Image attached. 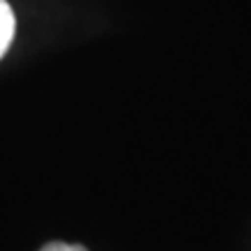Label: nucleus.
<instances>
[{"mask_svg":"<svg viewBox=\"0 0 251 251\" xmlns=\"http://www.w3.org/2000/svg\"><path fill=\"white\" fill-rule=\"evenodd\" d=\"M40 251H86L81 244H65V242H49Z\"/></svg>","mask_w":251,"mask_h":251,"instance_id":"nucleus-2","label":"nucleus"},{"mask_svg":"<svg viewBox=\"0 0 251 251\" xmlns=\"http://www.w3.org/2000/svg\"><path fill=\"white\" fill-rule=\"evenodd\" d=\"M14 30H17V19L14 12L7 5V0H0V58L5 56L9 49L12 40H14Z\"/></svg>","mask_w":251,"mask_h":251,"instance_id":"nucleus-1","label":"nucleus"}]
</instances>
